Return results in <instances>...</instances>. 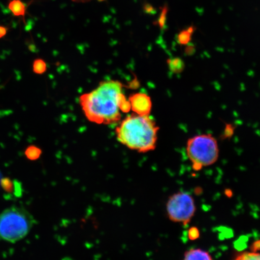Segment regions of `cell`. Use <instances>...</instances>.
I'll return each mask as SVG.
<instances>
[{"label":"cell","instance_id":"1","mask_svg":"<svg viewBox=\"0 0 260 260\" xmlns=\"http://www.w3.org/2000/svg\"><path fill=\"white\" fill-rule=\"evenodd\" d=\"M121 81H101L96 88L79 97V104L88 121L97 124L112 125L121 120V108L126 99Z\"/></svg>","mask_w":260,"mask_h":260},{"label":"cell","instance_id":"2","mask_svg":"<svg viewBox=\"0 0 260 260\" xmlns=\"http://www.w3.org/2000/svg\"><path fill=\"white\" fill-rule=\"evenodd\" d=\"M159 127L149 115L133 113L120 122L115 129L118 141L141 153L153 151L157 145Z\"/></svg>","mask_w":260,"mask_h":260},{"label":"cell","instance_id":"3","mask_svg":"<svg viewBox=\"0 0 260 260\" xmlns=\"http://www.w3.org/2000/svg\"><path fill=\"white\" fill-rule=\"evenodd\" d=\"M34 221L24 208H8L0 214V239L12 243L23 239L30 233Z\"/></svg>","mask_w":260,"mask_h":260},{"label":"cell","instance_id":"4","mask_svg":"<svg viewBox=\"0 0 260 260\" xmlns=\"http://www.w3.org/2000/svg\"><path fill=\"white\" fill-rule=\"evenodd\" d=\"M186 153L194 170L198 171L213 165L218 160V142L213 136L203 134L188 139Z\"/></svg>","mask_w":260,"mask_h":260},{"label":"cell","instance_id":"5","mask_svg":"<svg viewBox=\"0 0 260 260\" xmlns=\"http://www.w3.org/2000/svg\"><path fill=\"white\" fill-rule=\"evenodd\" d=\"M166 210L172 222L187 225L196 213L197 207L193 198L189 193L180 191L169 198Z\"/></svg>","mask_w":260,"mask_h":260},{"label":"cell","instance_id":"6","mask_svg":"<svg viewBox=\"0 0 260 260\" xmlns=\"http://www.w3.org/2000/svg\"><path fill=\"white\" fill-rule=\"evenodd\" d=\"M131 110L139 115H149L152 103L150 96L145 93H136L129 97Z\"/></svg>","mask_w":260,"mask_h":260},{"label":"cell","instance_id":"7","mask_svg":"<svg viewBox=\"0 0 260 260\" xmlns=\"http://www.w3.org/2000/svg\"><path fill=\"white\" fill-rule=\"evenodd\" d=\"M182 260H213L209 252L200 248H192L184 253Z\"/></svg>","mask_w":260,"mask_h":260},{"label":"cell","instance_id":"8","mask_svg":"<svg viewBox=\"0 0 260 260\" xmlns=\"http://www.w3.org/2000/svg\"><path fill=\"white\" fill-rule=\"evenodd\" d=\"M8 8L13 15L16 17L25 19L27 12V6L22 0H11L8 4Z\"/></svg>","mask_w":260,"mask_h":260},{"label":"cell","instance_id":"9","mask_svg":"<svg viewBox=\"0 0 260 260\" xmlns=\"http://www.w3.org/2000/svg\"><path fill=\"white\" fill-rule=\"evenodd\" d=\"M169 70L174 74H180L184 70L185 63L180 58H169L167 60Z\"/></svg>","mask_w":260,"mask_h":260},{"label":"cell","instance_id":"10","mask_svg":"<svg viewBox=\"0 0 260 260\" xmlns=\"http://www.w3.org/2000/svg\"><path fill=\"white\" fill-rule=\"evenodd\" d=\"M42 151L40 148L35 145L28 146L25 151V155L29 160L34 161L40 158Z\"/></svg>","mask_w":260,"mask_h":260},{"label":"cell","instance_id":"11","mask_svg":"<svg viewBox=\"0 0 260 260\" xmlns=\"http://www.w3.org/2000/svg\"><path fill=\"white\" fill-rule=\"evenodd\" d=\"M233 260H260V253L243 252L240 253Z\"/></svg>","mask_w":260,"mask_h":260},{"label":"cell","instance_id":"12","mask_svg":"<svg viewBox=\"0 0 260 260\" xmlns=\"http://www.w3.org/2000/svg\"><path fill=\"white\" fill-rule=\"evenodd\" d=\"M47 68L46 63L41 58L36 59L32 64V70L36 74H44L47 71Z\"/></svg>","mask_w":260,"mask_h":260},{"label":"cell","instance_id":"13","mask_svg":"<svg viewBox=\"0 0 260 260\" xmlns=\"http://www.w3.org/2000/svg\"><path fill=\"white\" fill-rule=\"evenodd\" d=\"M1 186L7 192L11 193L14 190V184L9 178H4L1 181Z\"/></svg>","mask_w":260,"mask_h":260},{"label":"cell","instance_id":"14","mask_svg":"<svg viewBox=\"0 0 260 260\" xmlns=\"http://www.w3.org/2000/svg\"><path fill=\"white\" fill-rule=\"evenodd\" d=\"M190 40V34L188 31L182 32L178 37V41L181 44H186Z\"/></svg>","mask_w":260,"mask_h":260},{"label":"cell","instance_id":"15","mask_svg":"<svg viewBox=\"0 0 260 260\" xmlns=\"http://www.w3.org/2000/svg\"><path fill=\"white\" fill-rule=\"evenodd\" d=\"M9 30L8 27H6L5 25H0V39L4 38Z\"/></svg>","mask_w":260,"mask_h":260},{"label":"cell","instance_id":"16","mask_svg":"<svg viewBox=\"0 0 260 260\" xmlns=\"http://www.w3.org/2000/svg\"><path fill=\"white\" fill-rule=\"evenodd\" d=\"M190 237L191 239H196L199 236V232L197 229L193 228L190 230Z\"/></svg>","mask_w":260,"mask_h":260},{"label":"cell","instance_id":"17","mask_svg":"<svg viewBox=\"0 0 260 260\" xmlns=\"http://www.w3.org/2000/svg\"><path fill=\"white\" fill-rule=\"evenodd\" d=\"M234 132V128H233V126L232 125H227L226 126V128L225 129V136L226 137L229 136V133H230V135H232Z\"/></svg>","mask_w":260,"mask_h":260},{"label":"cell","instance_id":"18","mask_svg":"<svg viewBox=\"0 0 260 260\" xmlns=\"http://www.w3.org/2000/svg\"><path fill=\"white\" fill-rule=\"evenodd\" d=\"M73 1L76 2H84L89 1V0H73Z\"/></svg>","mask_w":260,"mask_h":260}]
</instances>
